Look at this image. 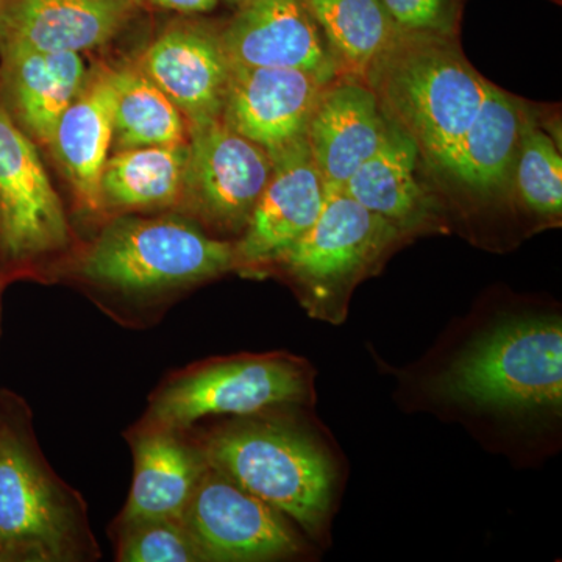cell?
<instances>
[{"label":"cell","mask_w":562,"mask_h":562,"mask_svg":"<svg viewBox=\"0 0 562 562\" xmlns=\"http://www.w3.org/2000/svg\"><path fill=\"white\" fill-rule=\"evenodd\" d=\"M232 269L235 244L181 217H116L77 262L85 280L128 297L165 294Z\"/></svg>","instance_id":"cell-4"},{"label":"cell","mask_w":562,"mask_h":562,"mask_svg":"<svg viewBox=\"0 0 562 562\" xmlns=\"http://www.w3.org/2000/svg\"><path fill=\"white\" fill-rule=\"evenodd\" d=\"M3 83L11 111L25 133L50 146L61 114L88 79L76 52H40L3 47Z\"/></svg>","instance_id":"cell-19"},{"label":"cell","mask_w":562,"mask_h":562,"mask_svg":"<svg viewBox=\"0 0 562 562\" xmlns=\"http://www.w3.org/2000/svg\"><path fill=\"white\" fill-rule=\"evenodd\" d=\"M114 128L111 68L88 74L79 94L61 114L50 146L81 209L102 211L101 179Z\"/></svg>","instance_id":"cell-18"},{"label":"cell","mask_w":562,"mask_h":562,"mask_svg":"<svg viewBox=\"0 0 562 562\" xmlns=\"http://www.w3.org/2000/svg\"><path fill=\"white\" fill-rule=\"evenodd\" d=\"M341 76L364 79L375 58L402 35L382 0H303Z\"/></svg>","instance_id":"cell-23"},{"label":"cell","mask_w":562,"mask_h":562,"mask_svg":"<svg viewBox=\"0 0 562 562\" xmlns=\"http://www.w3.org/2000/svg\"><path fill=\"white\" fill-rule=\"evenodd\" d=\"M382 3L402 32L457 38L464 0H382Z\"/></svg>","instance_id":"cell-27"},{"label":"cell","mask_w":562,"mask_h":562,"mask_svg":"<svg viewBox=\"0 0 562 562\" xmlns=\"http://www.w3.org/2000/svg\"><path fill=\"white\" fill-rule=\"evenodd\" d=\"M139 0H5L0 10V49H95L131 20Z\"/></svg>","instance_id":"cell-16"},{"label":"cell","mask_w":562,"mask_h":562,"mask_svg":"<svg viewBox=\"0 0 562 562\" xmlns=\"http://www.w3.org/2000/svg\"><path fill=\"white\" fill-rule=\"evenodd\" d=\"M328 83L301 69L232 66L221 120L266 150L280 149L305 136Z\"/></svg>","instance_id":"cell-13"},{"label":"cell","mask_w":562,"mask_h":562,"mask_svg":"<svg viewBox=\"0 0 562 562\" xmlns=\"http://www.w3.org/2000/svg\"><path fill=\"white\" fill-rule=\"evenodd\" d=\"M220 40L232 66L301 69L328 81L341 76L303 0H250Z\"/></svg>","instance_id":"cell-12"},{"label":"cell","mask_w":562,"mask_h":562,"mask_svg":"<svg viewBox=\"0 0 562 562\" xmlns=\"http://www.w3.org/2000/svg\"><path fill=\"white\" fill-rule=\"evenodd\" d=\"M362 80L384 117L442 172H449L453 151L490 87L465 60L457 38L414 33H402Z\"/></svg>","instance_id":"cell-2"},{"label":"cell","mask_w":562,"mask_h":562,"mask_svg":"<svg viewBox=\"0 0 562 562\" xmlns=\"http://www.w3.org/2000/svg\"><path fill=\"white\" fill-rule=\"evenodd\" d=\"M181 519L206 561L283 560L302 550L283 514L209 462Z\"/></svg>","instance_id":"cell-10"},{"label":"cell","mask_w":562,"mask_h":562,"mask_svg":"<svg viewBox=\"0 0 562 562\" xmlns=\"http://www.w3.org/2000/svg\"><path fill=\"white\" fill-rule=\"evenodd\" d=\"M3 2H5V0H0V10H2Z\"/></svg>","instance_id":"cell-31"},{"label":"cell","mask_w":562,"mask_h":562,"mask_svg":"<svg viewBox=\"0 0 562 562\" xmlns=\"http://www.w3.org/2000/svg\"><path fill=\"white\" fill-rule=\"evenodd\" d=\"M69 244L65 206L38 149L0 103V266L25 271Z\"/></svg>","instance_id":"cell-8"},{"label":"cell","mask_w":562,"mask_h":562,"mask_svg":"<svg viewBox=\"0 0 562 562\" xmlns=\"http://www.w3.org/2000/svg\"><path fill=\"white\" fill-rule=\"evenodd\" d=\"M232 3H235L236 7H239L241 9L243 5H246V3H249L250 0H231Z\"/></svg>","instance_id":"cell-29"},{"label":"cell","mask_w":562,"mask_h":562,"mask_svg":"<svg viewBox=\"0 0 562 562\" xmlns=\"http://www.w3.org/2000/svg\"><path fill=\"white\" fill-rule=\"evenodd\" d=\"M419 157L416 143L390 122L382 146L341 190L405 235L430 231L438 216L436 203L417 177Z\"/></svg>","instance_id":"cell-20"},{"label":"cell","mask_w":562,"mask_h":562,"mask_svg":"<svg viewBox=\"0 0 562 562\" xmlns=\"http://www.w3.org/2000/svg\"><path fill=\"white\" fill-rule=\"evenodd\" d=\"M184 432L136 425L128 432L133 483L116 527L144 520L181 519L206 460Z\"/></svg>","instance_id":"cell-17"},{"label":"cell","mask_w":562,"mask_h":562,"mask_svg":"<svg viewBox=\"0 0 562 562\" xmlns=\"http://www.w3.org/2000/svg\"><path fill=\"white\" fill-rule=\"evenodd\" d=\"M305 362L290 355H238L169 375L150 395L139 427L184 432L203 417L251 416L312 398Z\"/></svg>","instance_id":"cell-6"},{"label":"cell","mask_w":562,"mask_h":562,"mask_svg":"<svg viewBox=\"0 0 562 562\" xmlns=\"http://www.w3.org/2000/svg\"><path fill=\"white\" fill-rule=\"evenodd\" d=\"M269 155L271 177L235 244L236 268L276 265L313 227L324 206V181L305 136Z\"/></svg>","instance_id":"cell-11"},{"label":"cell","mask_w":562,"mask_h":562,"mask_svg":"<svg viewBox=\"0 0 562 562\" xmlns=\"http://www.w3.org/2000/svg\"><path fill=\"white\" fill-rule=\"evenodd\" d=\"M271 172L269 151L222 120L190 125L180 205L213 231L243 233Z\"/></svg>","instance_id":"cell-9"},{"label":"cell","mask_w":562,"mask_h":562,"mask_svg":"<svg viewBox=\"0 0 562 562\" xmlns=\"http://www.w3.org/2000/svg\"><path fill=\"white\" fill-rule=\"evenodd\" d=\"M443 397L506 412L560 409L562 328L554 317L505 322L439 380Z\"/></svg>","instance_id":"cell-5"},{"label":"cell","mask_w":562,"mask_h":562,"mask_svg":"<svg viewBox=\"0 0 562 562\" xmlns=\"http://www.w3.org/2000/svg\"><path fill=\"white\" fill-rule=\"evenodd\" d=\"M199 446L211 468L310 535H319L330 514L335 469L305 432L284 422L257 417L222 425Z\"/></svg>","instance_id":"cell-3"},{"label":"cell","mask_w":562,"mask_h":562,"mask_svg":"<svg viewBox=\"0 0 562 562\" xmlns=\"http://www.w3.org/2000/svg\"><path fill=\"white\" fill-rule=\"evenodd\" d=\"M528 116L524 103L490 83L482 105L453 151L447 173L482 194L502 190L513 180Z\"/></svg>","instance_id":"cell-21"},{"label":"cell","mask_w":562,"mask_h":562,"mask_svg":"<svg viewBox=\"0 0 562 562\" xmlns=\"http://www.w3.org/2000/svg\"><path fill=\"white\" fill-rule=\"evenodd\" d=\"M99 558L87 503L44 457L31 406L0 390V562Z\"/></svg>","instance_id":"cell-1"},{"label":"cell","mask_w":562,"mask_h":562,"mask_svg":"<svg viewBox=\"0 0 562 562\" xmlns=\"http://www.w3.org/2000/svg\"><path fill=\"white\" fill-rule=\"evenodd\" d=\"M149 2L160 9L179 11V13H205L213 10L220 0H149Z\"/></svg>","instance_id":"cell-28"},{"label":"cell","mask_w":562,"mask_h":562,"mask_svg":"<svg viewBox=\"0 0 562 562\" xmlns=\"http://www.w3.org/2000/svg\"><path fill=\"white\" fill-rule=\"evenodd\" d=\"M116 528L120 562L206 561L183 519L144 520Z\"/></svg>","instance_id":"cell-26"},{"label":"cell","mask_w":562,"mask_h":562,"mask_svg":"<svg viewBox=\"0 0 562 562\" xmlns=\"http://www.w3.org/2000/svg\"><path fill=\"white\" fill-rule=\"evenodd\" d=\"M2 286V284H0ZM0 333H2V305H0Z\"/></svg>","instance_id":"cell-30"},{"label":"cell","mask_w":562,"mask_h":562,"mask_svg":"<svg viewBox=\"0 0 562 562\" xmlns=\"http://www.w3.org/2000/svg\"><path fill=\"white\" fill-rule=\"evenodd\" d=\"M111 79L114 87L113 143L117 149L188 143L187 117L138 65L111 69Z\"/></svg>","instance_id":"cell-24"},{"label":"cell","mask_w":562,"mask_h":562,"mask_svg":"<svg viewBox=\"0 0 562 562\" xmlns=\"http://www.w3.org/2000/svg\"><path fill=\"white\" fill-rule=\"evenodd\" d=\"M390 121L369 85L339 76L322 91L305 139L325 188H342L379 150Z\"/></svg>","instance_id":"cell-15"},{"label":"cell","mask_w":562,"mask_h":562,"mask_svg":"<svg viewBox=\"0 0 562 562\" xmlns=\"http://www.w3.org/2000/svg\"><path fill=\"white\" fill-rule=\"evenodd\" d=\"M513 180L528 210L543 217L561 216V154L554 140L535 124L531 114L524 125Z\"/></svg>","instance_id":"cell-25"},{"label":"cell","mask_w":562,"mask_h":562,"mask_svg":"<svg viewBox=\"0 0 562 562\" xmlns=\"http://www.w3.org/2000/svg\"><path fill=\"white\" fill-rule=\"evenodd\" d=\"M138 68L179 106L188 125L221 120L232 65L220 33L173 25L144 50Z\"/></svg>","instance_id":"cell-14"},{"label":"cell","mask_w":562,"mask_h":562,"mask_svg":"<svg viewBox=\"0 0 562 562\" xmlns=\"http://www.w3.org/2000/svg\"><path fill=\"white\" fill-rule=\"evenodd\" d=\"M405 236L341 188H325L319 217L276 265L301 286L303 305L313 317L339 324L346 321L358 281Z\"/></svg>","instance_id":"cell-7"},{"label":"cell","mask_w":562,"mask_h":562,"mask_svg":"<svg viewBox=\"0 0 562 562\" xmlns=\"http://www.w3.org/2000/svg\"><path fill=\"white\" fill-rule=\"evenodd\" d=\"M187 160L188 143L116 151L103 168L102 209L146 211L180 205Z\"/></svg>","instance_id":"cell-22"}]
</instances>
